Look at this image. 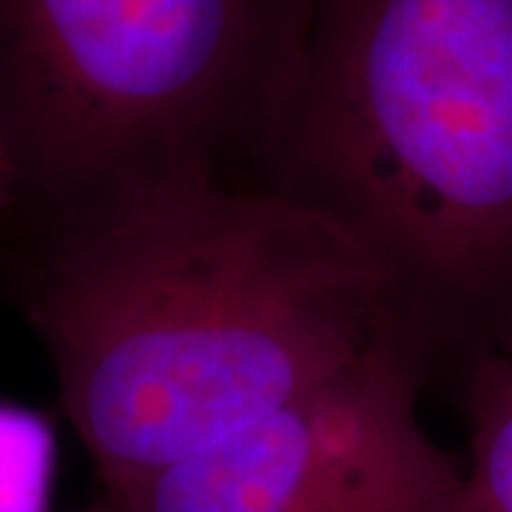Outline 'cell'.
Listing matches in <instances>:
<instances>
[{"instance_id": "ba28073f", "label": "cell", "mask_w": 512, "mask_h": 512, "mask_svg": "<svg viewBox=\"0 0 512 512\" xmlns=\"http://www.w3.org/2000/svg\"><path fill=\"white\" fill-rule=\"evenodd\" d=\"M89 512H117V510H114V507H109V504H106V507H97V510H89Z\"/></svg>"}, {"instance_id": "6da1fadb", "label": "cell", "mask_w": 512, "mask_h": 512, "mask_svg": "<svg viewBox=\"0 0 512 512\" xmlns=\"http://www.w3.org/2000/svg\"><path fill=\"white\" fill-rule=\"evenodd\" d=\"M6 239L109 498L382 356H436L348 231L234 171L157 174Z\"/></svg>"}, {"instance_id": "5b68a950", "label": "cell", "mask_w": 512, "mask_h": 512, "mask_svg": "<svg viewBox=\"0 0 512 512\" xmlns=\"http://www.w3.org/2000/svg\"><path fill=\"white\" fill-rule=\"evenodd\" d=\"M461 512H512V336L476 356Z\"/></svg>"}, {"instance_id": "8992f818", "label": "cell", "mask_w": 512, "mask_h": 512, "mask_svg": "<svg viewBox=\"0 0 512 512\" xmlns=\"http://www.w3.org/2000/svg\"><path fill=\"white\" fill-rule=\"evenodd\" d=\"M52 439L46 424L0 407V512H46Z\"/></svg>"}, {"instance_id": "52a82bcc", "label": "cell", "mask_w": 512, "mask_h": 512, "mask_svg": "<svg viewBox=\"0 0 512 512\" xmlns=\"http://www.w3.org/2000/svg\"><path fill=\"white\" fill-rule=\"evenodd\" d=\"M20 217V183L15 165L9 160V151L0 140V239L9 237Z\"/></svg>"}, {"instance_id": "3957f363", "label": "cell", "mask_w": 512, "mask_h": 512, "mask_svg": "<svg viewBox=\"0 0 512 512\" xmlns=\"http://www.w3.org/2000/svg\"><path fill=\"white\" fill-rule=\"evenodd\" d=\"M305 3L0 0V140L18 222L168 171L237 174Z\"/></svg>"}, {"instance_id": "277c9868", "label": "cell", "mask_w": 512, "mask_h": 512, "mask_svg": "<svg viewBox=\"0 0 512 512\" xmlns=\"http://www.w3.org/2000/svg\"><path fill=\"white\" fill-rule=\"evenodd\" d=\"M430 353L396 350L109 498L117 512H461L464 467L424 430Z\"/></svg>"}, {"instance_id": "7a4b0ae2", "label": "cell", "mask_w": 512, "mask_h": 512, "mask_svg": "<svg viewBox=\"0 0 512 512\" xmlns=\"http://www.w3.org/2000/svg\"><path fill=\"white\" fill-rule=\"evenodd\" d=\"M242 177L348 231L441 348L512 336V0H308Z\"/></svg>"}]
</instances>
